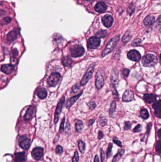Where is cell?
I'll use <instances>...</instances> for the list:
<instances>
[{
	"label": "cell",
	"instance_id": "1",
	"mask_svg": "<svg viewBox=\"0 0 161 162\" xmlns=\"http://www.w3.org/2000/svg\"><path fill=\"white\" fill-rule=\"evenodd\" d=\"M120 38V36L117 35L114 37L113 38L110 40L109 42L107 44L106 48L104 49V50L103 51V53H102L103 57H104V56H106V55L112 52L115 48V46L119 41Z\"/></svg>",
	"mask_w": 161,
	"mask_h": 162
},
{
	"label": "cell",
	"instance_id": "50",
	"mask_svg": "<svg viewBox=\"0 0 161 162\" xmlns=\"http://www.w3.org/2000/svg\"><path fill=\"white\" fill-rule=\"evenodd\" d=\"M104 137V134L103 133V132L102 131H99L98 132V138L99 140L103 139V138Z\"/></svg>",
	"mask_w": 161,
	"mask_h": 162
},
{
	"label": "cell",
	"instance_id": "28",
	"mask_svg": "<svg viewBox=\"0 0 161 162\" xmlns=\"http://www.w3.org/2000/svg\"><path fill=\"white\" fill-rule=\"evenodd\" d=\"M131 38H132V35L130 34V32L128 31L125 33L124 35L123 36L122 40L124 43H127L130 41Z\"/></svg>",
	"mask_w": 161,
	"mask_h": 162
},
{
	"label": "cell",
	"instance_id": "6",
	"mask_svg": "<svg viewBox=\"0 0 161 162\" xmlns=\"http://www.w3.org/2000/svg\"><path fill=\"white\" fill-rule=\"evenodd\" d=\"M19 144L22 149L27 150L29 149L31 145V141L27 136H22L19 139Z\"/></svg>",
	"mask_w": 161,
	"mask_h": 162
},
{
	"label": "cell",
	"instance_id": "12",
	"mask_svg": "<svg viewBox=\"0 0 161 162\" xmlns=\"http://www.w3.org/2000/svg\"><path fill=\"white\" fill-rule=\"evenodd\" d=\"M111 80L112 85H114L115 87L118 85L119 80V76H118V73L116 69H114L112 72Z\"/></svg>",
	"mask_w": 161,
	"mask_h": 162
},
{
	"label": "cell",
	"instance_id": "11",
	"mask_svg": "<svg viewBox=\"0 0 161 162\" xmlns=\"http://www.w3.org/2000/svg\"><path fill=\"white\" fill-rule=\"evenodd\" d=\"M128 57L133 61H138L141 58V55L140 52L136 50H132L128 52Z\"/></svg>",
	"mask_w": 161,
	"mask_h": 162
},
{
	"label": "cell",
	"instance_id": "48",
	"mask_svg": "<svg viewBox=\"0 0 161 162\" xmlns=\"http://www.w3.org/2000/svg\"><path fill=\"white\" fill-rule=\"evenodd\" d=\"M100 157L101 162H104L105 155H104V151L102 149H100Z\"/></svg>",
	"mask_w": 161,
	"mask_h": 162
},
{
	"label": "cell",
	"instance_id": "8",
	"mask_svg": "<svg viewBox=\"0 0 161 162\" xmlns=\"http://www.w3.org/2000/svg\"><path fill=\"white\" fill-rule=\"evenodd\" d=\"M101 40L98 37H91L88 42V47L90 49H95L100 45Z\"/></svg>",
	"mask_w": 161,
	"mask_h": 162
},
{
	"label": "cell",
	"instance_id": "22",
	"mask_svg": "<svg viewBox=\"0 0 161 162\" xmlns=\"http://www.w3.org/2000/svg\"><path fill=\"white\" fill-rule=\"evenodd\" d=\"M155 19L152 15H148L145 18L144 21V24L145 26H149L152 25L154 23Z\"/></svg>",
	"mask_w": 161,
	"mask_h": 162
},
{
	"label": "cell",
	"instance_id": "33",
	"mask_svg": "<svg viewBox=\"0 0 161 162\" xmlns=\"http://www.w3.org/2000/svg\"><path fill=\"white\" fill-rule=\"evenodd\" d=\"M112 95H113L114 99H116V101H118L119 99V96L118 91L116 89V87L112 85Z\"/></svg>",
	"mask_w": 161,
	"mask_h": 162
},
{
	"label": "cell",
	"instance_id": "36",
	"mask_svg": "<svg viewBox=\"0 0 161 162\" xmlns=\"http://www.w3.org/2000/svg\"><path fill=\"white\" fill-rule=\"evenodd\" d=\"M116 107V104L115 101H113L111 104L110 110H109V114L110 115L112 114L114 112H115V109Z\"/></svg>",
	"mask_w": 161,
	"mask_h": 162
},
{
	"label": "cell",
	"instance_id": "5",
	"mask_svg": "<svg viewBox=\"0 0 161 162\" xmlns=\"http://www.w3.org/2000/svg\"><path fill=\"white\" fill-rule=\"evenodd\" d=\"M61 77V75L58 73H53L48 79V85L50 87L56 86L60 82Z\"/></svg>",
	"mask_w": 161,
	"mask_h": 162
},
{
	"label": "cell",
	"instance_id": "20",
	"mask_svg": "<svg viewBox=\"0 0 161 162\" xmlns=\"http://www.w3.org/2000/svg\"><path fill=\"white\" fill-rule=\"evenodd\" d=\"M34 113V108L32 106H29L27 109L24 116V119L26 120H29L32 118Z\"/></svg>",
	"mask_w": 161,
	"mask_h": 162
},
{
	"label": "cell",
	"instance_id": "40",
	"mask_svg": "<svg viewBox=\"0 0 161 162\" xmlns=\"http://www.w3.org/2000/svg\"><path fill=\"white\" fill-rule=\"evenodd\" d=\"M72 162H79V155L77 151H76L72 158Z\"/></svg>",
	"mask_w": 161,
	"mask_h": 162
},
{
	"label": "cell",
	"instance_id": "39",
	"mask_svg": "<svg viewBox=\"0 0 161 162\" xmlns=\"http://www.w3.org/2000/svg\"><path fill=\"white\" fill-rule=\"evenodd\" d=\"M142 130V127L141 124H138L135 128H134L133 129V132L134 133H139L141 132Z\"/></svg>",
	"mask_w": 161,
	"mask_h": 162
},
{
	"label": "cell",
	"instance_id": "16",
	"mask_svg": "<svg viewBox=\"0 0 161 162\" xmlns=\"http://www.w3.org/2000/svg\"><path fill=\"white\" fill-rule=\"evenodd\" d=\"M36 93L40 99H44L47 95V91L43 87H38L36 90Z\"/></svg>",
	"mask_w": 161,
	"mask_h": 162
},
{
	"label": "cell",
	"instance_id": "43",
	"mask_svg": "<svg viewBox=\"0 0 161 162\" xmlns=\"http://www.w3.org/2000/svg\"><path fill=\"white\" fill-rule=\"evenodd\" d=\"M56 153L57 154H61L63 152V149L61 146L59 145L56 148Z\"/></svg>",
	"mask_w": 161,
	"mask_h": 162
},
{
	"label": "cell",
	"instance_id": "37",
	"mask_svg": "<svg viewBox=\"0 0 161 162\" xmlns=\"http://www.w3.org/2000/svg\"><path fill=\"white\" fill-rule=\"evenodd\" d=\"M131 123L130 121H126L125 122L124 127V130H130L131 128Z\"/></svg>",
	"mask_w": 161,
	"mask_h": 162
},
{
	"label": "cell",
	"instance_id": "41",
	"mask_svg": "<svg viewBox=\"0 0 161 162\" xmlns=\"http://www.w3.org/2000/svg\"><path fill=\"white\" fill-rule=\"evenodd\" d=\"M141 43V40L140 38H136L135 40H134L132 42V46H137L138 45H140V44Z\"/></svg>",
	"mask_w": 161,
	"mask_h": 162
},
{
	"label": "cell",
	"instance_id": "53",
	"mask_svg": "<svg viewBox=\"0 0 161 162\" xmlns=\"http://www.w3.org/2000/svg\"><path fill=\"white\" fill-rule=\"evenodd\" d=\"M157 133H158L159 138H160V137H161V129H159V130Z\"/></svg>",
	"mask_w": 161,
	"mask_h": 162
},
{
	"label": "cell",
	"instance_id": "38",
	"mask_svg": "<svg viewBox=\"0 0 161 162\" xmlns=\"http://www.w3.org/2000/svg\"><path fill=\"white\" fill-rule=\"evenodd\" d=\"M135 6L133 5V4H131L129 6L128 9V13L130 15H131L134 12V11H135Z\"/></svg>",
	"mask_w": 161,
	"mask_h": 162
},
{
	"label": "cell",
	"instance_id": "19",
	"mask_svg": "<svg viewBox=\"0 0 161 162\" xmlns=\"http://www.w3.org/2000/svg\"><path fill=\"white\" fill-rule=\"evenodd\" d=\"M95 9L97 12L102 13L106 10L107 6L103 2H99L95 6Z\"/></svg>",
	"mask_w": 161,
	"mask_h": 162
},
{
	"label": "cell",
	"instance_id": "51",
	"mask_svg": "<svg viewBox=\"0 0 161 162\" xmlns=\"http://www.w3.org/2000/svg\"><path fill=\"white\" fill-rule=\"evenodd\" d=\"M95 122V120H90L88 121V126H91L94 124V123Z\"/></svg>",
	"mask_w": 161,
	"mask_h": 162
},
{
	"label": "cell",
	"instance_id": "2",
	"mask_svg": "<svg viewBox=\"0 0 161 162\" xmlns=\"http://www.w3.org/2000/svg\"><path fill=\"white\" fill-rule=\"evenodd\" d=\"M158 63V59L153 54H148L142 59V64L145 67H154Z\"/></svg>",
	"mask_w": 161,
	"mask_h": 162
},
{
	"label": "cell",
	"instance_id": "3",
	"mask_svg": "<svg viewBox=\"0 0 161 162\" xmlns=\"http://www.w3.org/2000/svg\"><path fill=\"white\" fill-rule=\"evenodd\" d=\"M71 56L73 57H80L85 53V49L80 45H75L72 46L70 48Z\"/></svg>",
	"mask_w": 161,
	"mask_h": 162
},
{
	"label": "cell",
	"instance_id": "49",
	"mask_svg": "<svg viewBox=\"0 0 161 162\" xmlns=\"http://www.w3.org/2000/svg\"><path fill=\"white\" fill-rule=\"evenodd\" d=\"M113 142L115 144L117 145V146H119L120 147H122V142L121 141L119 140H117V139H114L113 140Z\"/></svg>",
	"mask_w": 161,
	"mask_h": 162
},
{
	"label": "cell",
	"instance_id": "44",
	"mask_svg": "<svg viewBox=\"0 0 161 162\" xmlns=\"http://www.w3.org/2000/svg\"><path fill=\"white\" fill-rule=\"evenodd\" d=\"M80 89V86L79 85H76L73 86L72 88V91L73 93H77Z\"/></svg>",
	"mask_w": 161,
	"mask_h": 162
},
{
	"label": "cell",
	"instance_id": "35",
	"mask_svg": "<svg viewBox=\"0 0 161 162\" xmlns=\"http://www.w3.org/2000/svg\"><path fill=\"white\" fill-rule=\"evenodd\" d=\"M112 143H110L109 144L108 148H107V151H106V157L107 158H109L112 154Z\"/></svg>",
	"mask_w": 161,
	"mask_h": 162
},
{
	"label": "cell",
	"instance_id": "17",
	"mask_svg": "<svg viewBox=\"0 0 161 162\" xmlns=\"http://www.w3.org/2000/svg\"><path fill=\"white\" fill-rule=\"evenodd\" d=\"M1 71L6 74H11L14 70L13 65L11 64H5L2 65L1 67Z\"/></svg>",
	"mask_w": 161,
	"mask_h": 162
},
{
	"label": "cell",
	"instance_id": "26",
	"mask_svg": "<svg viewBox=\"0 0 161 162\" xmlns=\"http://www.w3.org/2000/svg\"><path fill=\"white\" fill-rule=\"evenodd\" d=\"M76 130L78 133H81L84 128V124L82 121L80 120H77L75 124Z\"/></svg>",
	"mask_w": 161,
	"mask_h": 162
},
{
	"label": "cell",
	"instance_id": "29",
	"mask_svg": "<svg viewBox=\"0 0 161 162\" xmlns=\"http://www.w3.org/2000/svg\"><path fill=\"white\" fill-rule=\"evenodd\" d=\"M152 126V125L151 123H149V124H148V127H147V131H146V133L144 136L141 139V141H145L146 140V139H148V136H149V133H150L151 130Z\"/></svg>",
	"mask_w": 161,
	"mask_h": 162
},
{
	"label": "cell",
	"instance_id": "9",
	"mask_svg": "<svg viewBox=\"0 0 161 162\" xmlns=\"http://www.w3.org/2000/svg\"><path fill=\"white\" fill-rule=\"evenodd\" d=\"M65 102V98L64 96L61 98L59 102L57 104V107L56 109L55 113V116H54V123H56L58 122L59 118V116L61 114V110H62L63 105Z\"/></svg>",
	"mask_w": 161,
	"mask_h": 162
},
{
	"label": "cell",
	"instance_id": "25",
	"mask_svg": "<svg viewBox=\"0 0 161 162\" xmlns=\"http://www.w3.org/2000/svg\"><path fill=\"white\" fill-rule=\"evenodd\" d=\"M72 63L71 59L69 56H66L62 58V63L63 65L65 67H69L71 66Z\"/></svg>",
	"mask_w": 161,
	"mask_h": 162
},
{
	"label": "cell",
	"instance_id": "27",
	"mask_svg": "<svg viewBox=\"0 0 161 162\" xmlns=\"http://www.w3.org/2000/svg\"><path fill=\"white\" fill-rule=\"evenodd\" d=\"M124 153L125 150L123 149L119 150L117 154L114 157V159L112 162H116L117 161H118L122 157V156L124 155Z\"/></svg>",
	"mask_w": 161,
	"mask_h": 162
},
{
	"label": "cell",
	"instance_id": "30",
	"mask_svg": "<svg viewBox=\"0 0 161 162\" xmlns=\"http://www.w3.org/2000/svg\"><path fill=\"white\" fill-rule=\"evenodd\" d=\"M78 147L81 154H83L85 150L86 144L84 142L79 140L78 142Z\"/></svg>",
	"mask_w": 161,
	"mask_h": 162
},
{
	"label": "cell",
	"instance_id": "31",
	"mask_svg": "<svg viewBox=\"0 0 161 162\" xmlns=\"http://www.w3.org/2000/svg\"><path fill=\"white\" fill-rule=\"evenodd\" d=\"M99 125L102 127H104L107 124V120L106 117L103 116H100L99 119Z\"/></svg>",
	"mask_w": 161,
	"mask_h": 162
},
{
	"label": "cell",
	"instance_id": "32",
	"mask_svg": "<svg viewBox=\"0 0 161 162\" xmlns=\"http://www.w3.org/2000/svg\"><path fill=\"white\" fill-rule=\"evenodd\" d=\"M140 115H141V117L144 120H146L149 117V113L146 109H142L140 112Z\"/></svg>",
	"mask_w": 161,
	"mask_h": 162
},
{
	"label": "cell",
	"instance_id": "14",
	"mask_svg": "<svg viewBox=\"0 0 161 162\" xmlns=\"http://www.w3.org/2000/svg\"><path fill=\"white\" fill-rule=\"evenodd\" d=\"M134 99V93L130 90H127L123 94L122 100L125 102H129Z\"/></svg>",
	"mask_w": 161,
	"mask_h": 162
},
{
	"label": "cell",
	"instance_id": "47",
	"mask_svg": "<svg viewBox=\"0 0 161 162\" xmlns=\"http://www.w3.org/2000/svg\"><path fill=\"white\" fill-rule=\"evenodd\" d=\"M64 123H65V118H64L63 119H62V121H61V125H60L59 131H60L61 133L63 131Z\"/></svg>",
	"mask_w": 161,
	"mask_h": 162
},
{
	"label": "cell",
	"instance_id": "15",
	"mask_svg": "<svg viewBox=\"0 0 161 162\" xmlns=\"http://www.w3.org/2000/svg\"><path fill=\"white\" fill-rule=\"evenodd\" d=\"M153 108L154 110L155 115L159 118H160L161 115V103L160 99L153 104Z\"/></svg>",
	"mask_w": 161,
	"mask_h": 162
},
{
	"label": "cell",
	"instance_id": "7",
	"mask_svg": "<svg viewBox=\"0 0 161 162\" xmlns=\"http://www.w3.org/2000/svg\"><path fill=\"white\" fill-rule=\"evenodd\" d=\"M94 67L95 66L94 65L91 66L87 70V72L85 75L83 76V78L80 82V85L81 86L85 85L88 83V81L90 80V79L92 77V75L93 74L94 71Z\"/></svg>",
	"mask_w": 161,
	"mask_h": 162
},
{
	"label": "cell",
	"instance_id": "34",
	"mask_svg": "<svg viewBox=\"0 0 161 162\" xmlns=\"http://www.w3.org/2000/svg\"><path fill=\"white\" fill-rule=\"evenodd\" d=\"M107 34L108 33H107V31L104 30H99L98 32L96 33V35L99 38H103L106 37L107 35Z\"/></svg>",
	"mask_w": 161,
	"mask_h": 162
},
{
	"label": "cell",
	"instance_id": "4",
	"mask_svg": "<svg viewBox=\"0 0 161 162\" xmlns=\"http://www.w3.org/2000/svg\"><path fill=\"white\" fill-rule=\"evenodd\" d=\"M104 72L103 70L99 69L96 73V88L101 89L104 85Z\"/></svg>",
	"mask_w": 161,
	"mask_h": 162
},
{
	"label": "cell",
	"instance_id": "42",
	"mask_svg": "<svg viewBox=\"0 0 161 162\" xmlns=\"http://www.w3.org/2000/svg\"><path fill=\"white\" fill-rule=\"evenodd\" d=\"M160 147H161V140H159L156 145V151L158 153L159 155H160Z\"/></svg>",
	"mask_w": 161,
	"mask_h": 162
},
{
	"label": "cell",
	"instance_id": "54",
	"mask_svg": "<svg viewBox=\"0 0 161 162\" xmlns=\"http://www.w3.org/2000/svg\"><path fill=\"white\" fill-rule=\"evenodd\" d=\"M86 1H91V0H86Z\"/></svg>",
	"mask_w": 161,
	"mask_h": 162
},
{
	"label": "cell",
	"instance_id": "10",
	"mask_svg": "<svg viewBox=\"0 0 161 162\" xmlns=\"http://www.w3.org/2000/svg\"><path fill=\"white\" fill-rule=\"evenodd\" d=\"M43 154V149L42 147H36L32 152V157L33 159L39 160L42 158Z\"/></svg>",
	"mask_w": 161,
	"mask_h": 162
},
{
	"label": "cell",
	"instance_id": "46",
	"mask_svg": "<svg viewBox=\"0 0 161 162\" xmlns=\"http://www.w3.org/2000/svg\"><path fill=\"white\" fill-rule=\"evenodd\" d=\"M88 106L91 110H93L96 107V105L94 102H91L88 104Z\"/></svg>",
	"mask_w": 161,
	"mask_h": 162
},
{
	"label": "cell",
	"instance_id": "13",
	"mask_svg": "<svg viewBox=\"0 0 161 162\" xmlns=\"http://www.w3.org/2000/svg\"><path fill=\"white\" fill-rule=\"evenodd\" d=\"M114 19L111 15H106L102 18V22L105 27L109 28L112 25Z\"/></svg>",
	"mask_w": 161,
	"mask_h": 162
},
{
	"label": "cell",
	"instance_id": "18",
	"mask_svg": "<svg viewBox=\"0 0 161 162\" xmlns=\"http://www.w3.org/2000/svg\"><path fill=\"white\" fill-rule=\"evenodd\" d=\"M82 92H81L80 93H79L77 95L74 96L69 99L67 102L66 108L67 109H69V108H71V107L74 104V103L76 102V101H77V99L80 97V96L82 94Z\"/></svg>",
	"mask_w": 161,
	"mask_h": 162
},
{
	"label": "cell",
	"instance_id": "21",
	"mask_svg": "<svg viewBox=\"0 0 161 162\" xmlns=\"http://www.w3.org/2000/svg\"><path fill=\"white\" fill-rule=\"evenodd\" d=\"M26 156L24 152L18 153L15 155V162H25Z\"/></svg>",
	"mask_w": 161,
	"mask_h": 162
},
{
	"label": "cell",
	"instance_id": "52",
	"mask_svg": "<svg viewBox=\"0 0 161 162\" xmlns=\"http://www.w3.org/2000/svg\"><path fill=\"white\" fill-rule=\"evenodd\" d=\"M94 162H100L99 157L97 155L95 156V158H94Z\"/></svg>",
	"mask_w": 161,
	"mask_h": 162
},
{
	"label": "cell",
	"instance_id": "24",
	"mask_svg": "<svg viewBox=\"0 0 161 162\" xmlns=\"http://www.w3.org/2000/svg\"><path fill=\"white\" fill-rule=\"evenodd\" d=\"M17 37V33L15 30H13L9 33L7 35V40L9 42H11L14 41Z\"/></svg>",
	"mask_w": 161,
	"mask_h": 162
},
{
	"label": "cell",
	"instance_id": "23",
	"mask_svg": "<svg viewBox=\"0 0 161 162\" xmlns=\"http://www.w3.org/2000/svg\"><path fill=\"white\" fill-rule=\"evenodd\" d=\"M156 96L153 94H146L144 96V99L148 104L153 103L156 99Z\"/></svg>",
	"mask_w": 161,
	"mask_h": 162
},
{
	"label": "cell",
	"instance_id": "45",
	"mask_svg": "<svg viewBox=\"0 0 161 162\" xmlns=\"http://www.w3.org/2000/svg\"><path fill=\"white\" fill-rule=\"evenodd\" d=\"M130 72V71L128 69H126V68L124 69L122 71V75H123V76L125 78L128 77L129 76Z\"/></svg>",
	"mask_w": 161,
	"mask_h": 162
}]
</instances>
